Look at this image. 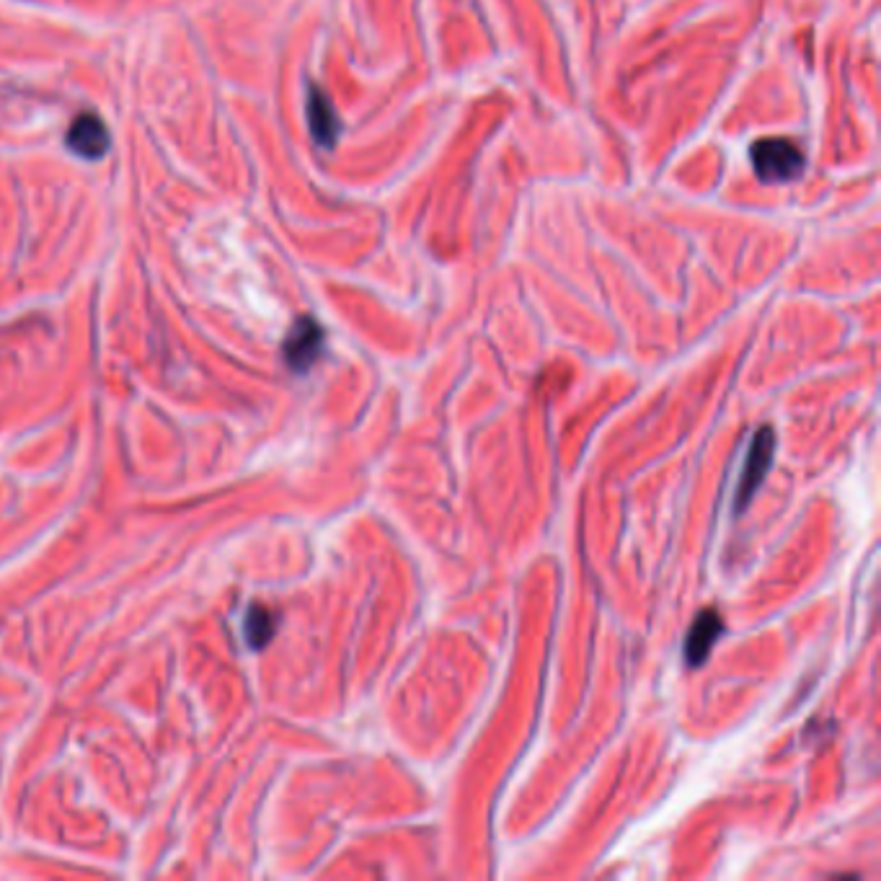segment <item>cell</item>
Here are the masks:
<instances>
[{"instance_id": "cell-4", "label": "cell", "mask_w": 881, "mask_h": 881, "mask_svg": "<svg viewBox=\"0 0 881 881\" xmlns=\"http://www.w3.org/2000/svg\"><path fill=\"white\" fill-rule=\"evenodd\" d=\"M65 143H68V148L76 153V156L96 160L107 156L111 140H109V129L101 123V117L86 111V115L72 119Z\"/></svg>"}, {"instance_id": "cell-3", "label": "cell", "mask_w": 881, "mask_h": 881, "mask_svg": "<svg viewBox=\"0 0 881 881\" xmlns=\"http://www.w3.org/2000/svg\"><path fill=\"white\" fill-rule=\"evenodd\" d=\"M323 350V329L309 315L295 321L285 339V360L293 370H309Z\"/></svg>"}, {"instance_id": "cell-1", "label": "cell", "mask_w": 881, "mask_h": 881, "mask_svg": "<svg viewBox=\"0 0 881 881\" xmlns=\"http://www.w3.org/2000/svg\"><path fill=\"white\" fill-rule=\"evenodd\" d=\"M750 160L760 182L786 184L804 172V153L789 137H763L750 148Z\"/></svg>"}, {"instance_id": "cell-6", "label": "cell", "mask_w": 881, "mask_h": 881, "mask_svg": "<svg viewBox=\"0 0 881 881\" xmlns=\"http://www.w3.org/2000/svg\"><path fill=\"white\" fill-rule=\"evenodd\" d=\"M309 123L315 143L321 148H334L339 140V117L334 107H331L329 96L319 86L309 88Z\"/></svg>"}, {"instance_id": "cell-7", "label": "cell", "mask_w": 881, "mask_h": 881, "mask_svg": "<svg viewBox=\"0 0 881 881\" xmlns=\"http://www.w3.org/2000/svg\"><path fill=\"white\" fill-rule=\"evenodd\" d=\"M274 636V616L272 610L262 608V605H254L246 616V638L254 649H262V646L270 642Z\"/></svg>"}, {"instance_id": "cell-5", "label": "cell", "mask_w": 881, "mask_h": 881, "mask_svg": "<svg viewBox=\"0 0 881 881\" xmlns=\"http://www.w3.org/2000/svg\"><path fill=\"white\" fill-rule=\"evenodd\" d=\"M722 616L716 610H703L698 618L693 620V626L688 630V638H685V659L688 665H703L706 657L711 654V646L716 644L718 634H722Z\"/></svg>"}, {"instance_id": "cell-2", "label": "cell", "mask_w": 881, "mask_h": 881, "mask_svg": "<svg viewBox=\"0 0 881 881\" xmlns=\"http://www.w3.org/2000/svg\"><path fill=\"white\" fill-rule=\"evenodd\" d=\"M773 450H775V434L771 427H763V430H760L753 438V444H750L745 471H742V479L737 487V499H734L737 512H742V509L750 505V499L755 497L757 487L763 483V479L767 476V468H771V463H773Z\"/></svg>"}]
</instances>
